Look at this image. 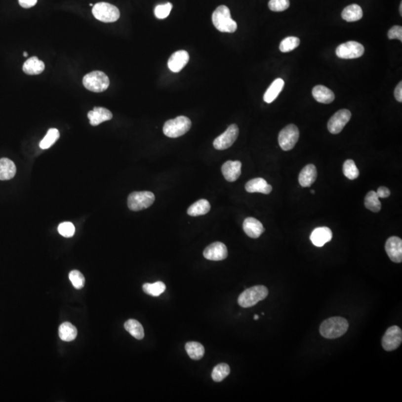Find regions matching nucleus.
<instances>
[{
	"mask_svg": "<svg viewBox=\"0 0 402 402\" xmlns=\"http://www.w3.org/2000/svg\"><path fill=\"white\" fill-rule=\"evenodd\" d=\"M89 6H93V5H92V3H90L89 4Z\"/></svg>",
	"mask_w": 402,
	"mask_h": 402,
	"instance_id": "49",
	"label": "nucleus"
},
{
	"mask_svg": "<svg viewBox=\"0 0 402 402\" xmlns=\"http://www.w3.org/2000/svg\"><path fill=\"white\" fill-rule=\"evenodd\" d=\"M230 373V368L227 363H219L214 367L212 372V378L215 382H221L225 379Z\"/></svg>",
	"mask_w": 402,
	"mask_h": 402,
	"instance_id": "33",
	"label": "nucleus"
},
{
	"mask_svg": "<svg viewBox=\"0 0 402 402\" xmlns=\"http://www.w3.org/2000/svg\"><path fill=\"white\" fill-rule=\"evenodd\" d=\"M332 232L328 227H318L313 230L310 239L314 245L318 247L324 246L332 239Z\"/></svg>",
	"mask_w": 402,
	"mask_h": 402,
	"instance_id": "17",
	"label": "nucleus"
},
{
	"mask_svg": "<svg viewBox=\"0 0 402 402\" xmlns=\"http://www.w3.org/2000/svg\"><path fill=\"white\" fill-rule=\"evenodd\" d=\"M83 84L86 89L92 92H104L109 86V78L103 72L93 71L83 77Z\"/></svg>",
	"mask_w": 402,
	"mask_h": 402,
	"instance_id": "5",
	"label": "nucleus"
},
{
	"mask_svg": "<svg viewBox=\"0 0 402 402\" xmlns=\"http://www.w3.org/2000/svg\"><path fill=\"white\" fill-rule=\"evenodd\" d=\"M221 171L227 181H236L241 174V162L240 161H227L222 165Z\"/></svg>",
	"mask_w": 402,
	"mask_h": 402,
	"instance_id": "16",
	"label": "nucleus"
},
{
	"mask_svg": "<svg viewBox=\"0 0 402 402\" xmlns=\"http://www.w3.org/2000/svg\"><path fill=\"white\" fill-rule=\"evenodd\" d=\"M239 133L238 126L235 124H231L224 133L215 139L213 142L214 148L217 150H225L230 148L237 139Z\"/></svg>",
	"mask_w": 402,
	"mask_h": 402,
	"instance_id": "10",
	"label": "nucleus"
},
{
	"mask_svg": "<svg viewBox=\"0 0 402 402\" xmlns=\"http://www.w3.org/2000/svg\"><path fill=\"white\" fill-rule=\"evenodd\" d=\"M352 117V114L349 110L343 109L337 111L331 117L328 121L327 127L330 133L337 134L344 128Z\"/></svg>",
	"mask_w": 402,
	"mask_h": 402,
	"instance_id": "12",
	"label": "nucleus"
},
{
	"mask_svg": "<svg viewBox=\"0 0 402 402\" xmlns=\"http://www.w3.org/2000/svg\"><path fill=\"white\" fill-rule=\"evenodd\" d=\"M23 56H24V57H27V56H28V53H27V52H23Z\"/></svg>",
	"mask_w": 402,
	"mask_h": 402,
	"instance_id": "46",
	"label": "nucleus"
},
{
	"mask_svg": "<svg viewBox=\"0 0 402 402\" xmlns=\"http://www.w3.org/2000/svg\"><path fill=\"white\" fill-rule=\"evenodd\" d=\"M124 328L128 331L133 337L137 340H142L144 338L145 333L142 324L136 320H129L124 323Z\"/></svg>",
	"mask_w": 402,
	"mask_h": 402,
	"instance_id": "30",
	"label": "nucleus"
},
{
	"mask_svg": "<svg viewBox=\"0 0 402 402\" xmlns=\"http://www.w3.org/2000/svg\"><path fill=\"white\" fill-rule=\"evenodd\" d=\"M245 189L249 193L259 192V193L268 195L272 192L273 189L272 186L268 184L265 179L259 177V178L253 179V180L248 181L245 185Z\"/></svg>",
	"mask_w": 402,
	"mask_h": 402,
	"instance_id": "20",
	"label": "nucleus"
},
{
	"mask_svg": "<svg viewBox=\"0 0 402 402\" xmlns=\"http://www.w3.org/2000/svg\"><path fill=\"white\" fill-rule=\"evenodd\" d=\"M364 53V47L363 45L356 42L349 41L344 42L337 47L336 55L342 59H355L362 57Z\"/></svg>",
	"mask_w": 402,
	"mask_h": 402,
	"instance_id": "9",
	"label": "nucleus"
},
{
	"mask_svg": "<svg viewBox=\"0 0 402 402\" xmlns=\"http://www.w3.org/2000/svg\"><path fill=\"white\" fill-rule=\"evenodd\" d=\"M189 61V55L186 51L180 50L174 52L168 61V67L173 73L181 71Z\"/></svg>",
	"mask_w": 402,
	"mask_h": 402,
	"instance_id": "15",
	"label": "nucleus"
},
{
	"mask_svg": "<svg viewBox=\"0 0 402 402\" xmlns=\"http://www.w3.org/2000/svg\"><path fill=\"white\" fill-rule=\"evenodd\" d=\"M300 41L298 38L296 37H288V38H284L281 42H280V49L282 52H289L290 51H293L295 48L299 46Z\"/></svg>",
	"mask_w": 402,
	"mask_h": 402,
	"instance_id": "36",
	"label": "nucleus"
},
{
	"mask_svg": "<svg viewBox=\"0 0 402 402\" xmlns=\"http://www.w3.org/2000/svg\"><path fill=\"white\" fill-rule=\"evenodd\" d=\"M38 0H19V3L23 8H29L36 5Z\"/></svg>",
	"mask_w": 402,
	"mask_h": 402,
	"instance_id": "43",
	"label": "nucleus"
},
{
	"mask_svg": "<svg viewBox=\"0 0 402 402\" xmlns=\"http://www.w3.org/2000/svg\"><path fill=\"white\" fill-rule=\"evenodd\" d=\"M92 14L94 17L103 23H114L120 17V10L115 5L108 2H98L93 5Z\"/></svg>",
	"mask_w": 402,
	"mask_h": 402,
	"instance_id": "6",
	"label": "nucleus"
},
{
	"mask_svg": "<svg viewBox=\"0 0 402 402\" xmlns=\"http://www.w3.org/2000/svg\"><path fill=\"white\" fill-rule=\"evenodd\" d=\"M389 39H398L402 41V26H393L388 32Z\"/></svg>",
	"mask_w": 402,
	"mask_h": 402,
	"instance_id": "41",
	"label": "nucleus"
},
{
	"mask_svg": "<svg viewBox=\"0 0 402 402\" xmlns=\"http://www.w3.org/2000/svg\"><path fill=\"white\" fill-rule=\"evenodd\" d=\"M349 328V322L341 317H334L325 320L320 327V332L327 339H335L346 334Z\"/></svg>",
	"mask_w": 402,
	"mask_h": 402,
	"instance_id": "1",
	"label": "nucleus"
},
{
	"mask_svg": "<svg viewBox=\"0 0 402 402\" xmlns=\"http://www.w3.org/2000/svg\"><path fill=\"white\" fill-rule=\"evenodd\" d=\"M290 6L289 0H270L268 7L271 11L280 12L287 10Z\"/></svg>",
	"mask_w": 402,
	"mask_h": 402,
	"instance_id": "38",
	"label": "nucleus"
},
{
	"mask_svg": "<svg viewBox=\"0 0 402 402\" xmlns=\"http://www.w3.org/2000/svg\"><path fill=\"white\" fill-rule=\"evenodd\" d=\"M192 127V121L187 117H177L174 120H170L165 123L163 126V133L170 138H177L187 133Z\"/></svg>",
	"mask_w": 402,
	"mask_h": 402,
	"instance_id": "4",
	"label": "nucleus"
},
{
	"mask_svg": "<svg viewBox=\"0 0 402 402\" xmlns=\"http://www.w3.org/2000/svg\"><path fill=\"white\" fill-rule=\"evenodd\" d=\"M171 9H172V5L170 2L157 5L155 9V16L157 18L161 19V20L165 19L169 15Z\"/></svg>",
	"mask_w": 402,
	"mask_h": 402,
	"instance_id": "39",
	"label": "nucleus"
},
{
	"mask_svg": "<svg viewBox=\"0 0 402 402\" xmlns=\"http://www.w3.org/2000/svg\"><path fill=\"white\" fill-rule=\"evenodd\" d=\"M69 279L71 281L73 287L75 288L79 289L83 288L85 284V278L83 274L79 271H72L69 274Z\"/></svg>",
	"mask_w": 402,
	"mask_h": 402,
	"instance_id": "37",
	"label": "nucleus"
},
{
	"mask_svg": "<svg viewBox=\"0 0 402 402\" xmlns=\"http://www.w3.org/2000/svg\"><path fill=\"white\" fill-rule=\"evenodd\" d=\"M318 177L316 167L313 164H309L301 171L299 175V184L303 187H310Z\"/></svg>",
	"mask_w": 402,
	"mask_h": 402,
	"instance_id": "21",
	"label": "nucleus"
},
{
	"mask_svg": "<svg viewBox=\"0 0 402 402\" xmlns=\"http://www.w3.org/2000/svg\"><path fill=\"white\" fill-rule=\"evenodd\" d=\"M76 227L71 222L61 223L58 227V233L65 238H70L74 236Z\"/></svg>",
	"mask_w": 402,
	"mask_h": 402,
	"instance_id": "40",
	"label": "nucleus"
},
{
	"mask_svg": "<svg viewBox=\"0 0 402 402\" xmlns=\"http://www.w3.org/2000/svg\"><path fill=\"white\" fill-rule=\"evenodd\" d=\"M343 174L349 180H356L359 177V170L353 160L345 161L343 166Z\"/></svg>",
	"mask_w": 402,
	"mask_h": 402,
	"instance_id": "35",
	"label": "nucleus"
},
{
	"mask_svg": "<svg viewBox=\"0 0 402 402\" xmlns=\"http://www.w3.org/2000/svg\"><path fill=\"white\" fill-rule=\"evenodd\" d=\"M17 172V168L13 161L8 158L0 159V180L12 179Z\"/></svg>",
	"mask_w": 402,
	"mask_h": 402,
	"instance_id": "23",
	"label": "nucleus"
},
{
	"mask_svg": "<svg viewBox=\"0 0 402 402\" xmlns=\"http://www.w3.org/2000/svg\"><path fill=\"white\" fill-rule=\"evenodd\" d=\"M311 192H312V194H315V192L314 190L311 191Z\"/></svg>",
	"mask_w": 402,
	"mask_h": 402,
	"instance_id": "48",
	"label": "nucleus"
},
{
	"mask_svg": "<svg viewBox=\"0 0 402 402\" xmlns=\"http://www.w3.org/2000/svg\"><path fill=\"white\" fill-rule=\"evenodd\" d=\"M212 23L219 32L233 33L237 30V23L232 19L230 9L226 5L218 7L212 14Z\"/></svg>",
	"mask_w": 402,
	"mask_h": 402,
	"instance_id": "2",
	"label": "nucleus"
},
{
	"mask_svg": "<svg viewBox=\"0 0 402 402\" xmlns=\"http://www.w3.org/2000/svg\"><path fill=\"white\" fill-rule=\"evenodd\" d=\"M376 194L379 198H388V197H390V191L389 190L388 188L384 187V186H381V187L378 188V191L376 192Z\"/></svg>",
	"mask_w": 402,
	"mask_h": 402,
	"instance_id": "42",
	"label": "nucleus"
},
{
	"mask_svg": "<svg viewBox=\"0 0 402 402\" xmlns=\"http://www.w3.org/2000/svg\"><path fill=\"white\" fill-rule=\"evenodd\" d=\"M312 95L317 102L322 104H330L334 100V92L326 86L318 85L312 90Z\"/></svg>",
	"mask_w": 402,
	"mask_h": 402,
	"instance_id": "22",
	"label": "nucleus"
},
{
	"mask_svg": "<svg viewBox=\"0 0 402 402\" xmlns=\"http://www.w3.org/2000/svg\"><path fill=\"white\" fill-rule=\"evenodd\" d=\"M386 252L393 262H402V240L397 236H392L387 239L385 244Z\"/></svg>",
	"mask_w": 402,
	"mask_h": 402,
	"instance_id": "13",
	"label": "nucleus"
},
{
	"mask_svg": "<svg viewBox=\"0 0 402 402\" xmlns=\"http://www.w3.org/2000/svg\"><path fill=\"white\" fill-rule=\"evenodd\" d=\"M23 70L25 73L31 76L39 75L45 70V64L37 57H32L24 63Z\"/></svg>",
	"mask_w": 402,
	"mask_h": 402,
	"instance_id": "24",
	"label": "nucleus"
},
{
	"mask_svg": "<svg viewBox=\"0 0 402 402\" xmlns=\"http://www.w3.org/2000/svg\"><path fill=\"white\" fill-rule=\"evenodd\" d=\"M59 337L64 341L70 342L77 337V328L73 324L69 322H65L61 324L58 330Z\"/></svg>",
	"mask_w": 402,
	"mask_h": 402,
	"instance_id": "29",
	"label": "nucleus"
},
{
	"mask_svg": "<svg viewBox=\"0 0 402 402\" xmlns=\"http://www.w3.org/2000/svg\"><path fill=\"white\" fill-rule=\"evenodd\" d=\"M144 292L147 294L153 296H159L165 292L166 286L162 281H157V282L145 283L142 286Z\"/></svg>",
	"mask_w": 402,
	"mask_h": 402,
	"instance_id": "32",
	"label": "nucleus"
},
{
	"mask_svg": "<svg viewBox=\"0 0 402 402\" xmlns=\"http://www.w3.org/2000/svg\"><path fill=\"white\" fill-rule=\"evenodd\" d=\"M268 295V289L265 286H253L241 293L238 303L242 308L252 307L260 301L264 300Z\"/></svg>",
	"mask_w": 402,
	"mask_h": 402,
	"instance_id": "3",
	"label": "nucleus"
},
{
	"mask_svg": "<svg viewBox=\"0 0 402 402\" xmlns=\"http://www.w3.org/2000/svg\"><path fill=\"white\" fill-rule=\"evenodd\" d=\"M186 353L192 360H201L204 356L205 349L203 345L198 342H188L186 344Z\"/></svg>",
	"mask_w": 402,
	"mask_h": 402,
	"instance_id": "28",
	"label": "nucleus"
},
{
	"mask_svg": "<svg viewBox=\"0 0 402 402\" xmlns=\"http://www.w3.org/2000/svg\"><path fill=\"white\" fill-rule=\"evenodd\" d=\"M400 14L401 15L402 14V3L400 4Z\"/></svg>",
	"mask_w": 402,
	"mask_h": 402,
	"instance_id": "45",
	"label": "nucleus"
},
{
	"mask_svg": "<svg viewBox=\"0 0 402 402\" xmlns=\"http://www.w3.org/2000/svg\"><path fill=\"white\" fill-rule=\"evenodd\" d=\"M60 133L56 128H51L48 130L45 137L42 139L40 147L42 149H48L52 146L57 140L59 139Z\"/></svg>",
	"mask_w": 402,
	"mask_h": 402,
	"instance_id": "34",
	"label": "nucleus"
},
{
	"mask_svg": "<svg viewBox=\"0 0 402 402\" xmlns=\"http://www.w3.org/2000/svg\"><path fill=\"white\" fill-rule=\"evenodd\" d=\"M363 17V11L360 5L353 4L343 9L342 18L347 22H356Z\"/></svg>",
	"mask_w": 402,
	"mask_h": 402,
	"instance_id": "27",
	"label": "nucleus"
},
{
	"mask_svg": "<svg viewBox=\"0 0 402 402\" xmlns=\"http://www.w3.org/2000/svg\"><path fill=\"white\" fill-rule=\"evenodd\" d=\"M228 256L227 246L221 242L211 243L203 251V256L208 260L221 261Z\"/></svg>",
	"mask_w": 402,
	"mask_h": 402,
	"instance_id": "14",
	"label": "nucleus"
},
{
	"mask_svg": "<svg viewBox=\"0 0 402 402\" xmlns=\"http://www.w3.org/2000/svg\"><path fill=\"white\" fill-rule=\"evenodd\" d=\"M364 204L366 209L373 212H378L381 209V203L376 192L374 191L368 192L364 200Z\"/></svg>",
	"mask_w": 402,
	"mask_h": 402,
	"instance_id": "31",
	"label": "nucleus"
},
{
	"mask_svg": "<svg viewBox=\"0 0 402 402\" xmlns=\"http://www.w3.org/2000/svg\"><path fill=\"white\" fill-rule=\"evenodd\" d=\"M155 196L151 192H134L127 198V206L132 211L143 210L153 204Z\"/></svg>",
	"mask_w": 402,
	"mask_h": 402,
	"instance_id": "7",
	"label": "nucleus"
},
{
	"mask_svg": "<svg viewBox=\"0 0 402 402\" xmlns=\"http://www.w3.org/2000/svg\"><path fill=\"white\" fill-rule=\"evenodd\" d=\"M395 98H396L398 102H402V82L401 81L399 84L396 86L394 92Z\"/></svg>",
	"mask_w": 402,
	"mask_h": 402,
	"instance_id": "44",
	"label": "nucleus"
},
{
	"mask_svg": "<svg viewBox=\"0 0 402 402\" xmlns=\"http://www.w3.org/2000/svg\"><path fill=\"white\" fill-rule=\"evenodd\" d=\"M402 342V329L397 325L390 327L383 336L382 346L387 352L399 347Z\"/></svg>",
	"mask_w": 402,
	"mask_h": 402,
	"instance_id": "11",
	"label": "nucleus"
},
{
	"mask_svg": "<svg viewBox=\"0 0 402 402\" xmlns=\"http://www.w3.org/2000/svg\"><path fill=\"white\" fill-rule=\"evenodd\" d=\"M299 137V131L295 124H289L282 129L279 134V144L284 151H290L296 145Z\"/></svg>",
	"mask_w": 402,
	"mask_h": 402,
	"instance_id": "8",
	"label": "nucleus"
},
{
	"mask_svg": "<svg viewBox=\"0 0 402 402\" xmlns=\"http://www.w3.org/2000/svg\"><path fill=\"white\" fill-rule=\"evenodd\" d=\"M88 118L91 125L97 126L104 121L112 120L113 114L109 110L98 107L88 113Z\"/></svg>",
	"mask_w": 402,
	"mask_h": 402,
	"instance_id": "19",
	"label": "nucleus"
},
{
	"mask_svg": "<svg viewBox=\"0 0 402 402\" xmlns=\"http://www.w3.org/2000/svg\"><path fill=\"white\" fill-rule=\"evenodd\" d=\"M284 86V81L281 79H277L271 83L264 95V101L266 103H272L280 95Z\"/></svg>",
	"mask_w": 402,
	"mask_h": 402,
	"instance_id": "25",
	"label": "nucleus"
},
{
	"mask_svg": "<svg viewBox=\"0 0 402 402\" xmlns=\"http://www.w3.org/2000/svg\"><path fill=\"white\" fill-rule=\"evenodd\" d=\"M243 230L249 237L258 239L265 231L263 225L254 218H246L243 223Z\"/></svg>",
	"mask_w": 402,
	"mask_h": 402,
	"instance_id": "18",
	"label": "nucleus"
},
{
	"mask_svg": "<svg viewBox=\"0 0 402 402\" xmlns=\"http://www.w3.org/2000/svg\"><path fill=\"white\" fill-rule=\"evenodd\" d=\"M259 317L258 316V315H255L254 320H258V319H259Z\"/></svg>",
	"mask_w": 402,
	"mask_h": 402,
	"instance_id": "47",
	"label": "nucleus"
},
{
	"mask_svg": "<svg viewBox=\"0 0 402 402\" xmlns=\"http://www.w3.org/2000/svg\"><path fill=\"white\" fill-rule=\"evenodd\" d=\"M210 203L207 200L201 199L189 206L187 210L188 215L197 217L207 214L210 211Z\"/></svg>",
	"mask_w": 402,
	"mask_h": 402,
	"instance_id": "26",
	"label": "nucleus"
}]
</instances>
